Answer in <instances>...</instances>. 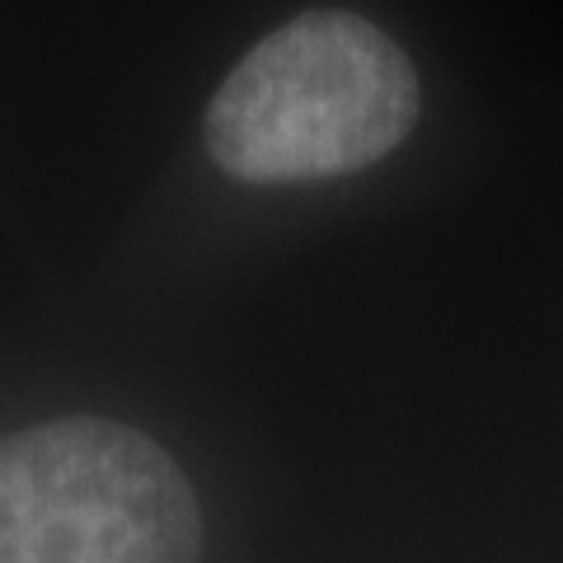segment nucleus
I'll return each instance as SVG.
<instances>
[{"instance_id": "nucleus-1", "label": "nucleus", "mask_w": 563, "mask_h": 563, "mask_svg": "<svg viewBox=\"0 0 563 563\" xmlns=\"http://www.w3.org/2000/svg\"><path fill=\"white\" fill-rule=\"evenodd\" d=\"M418 122V76L372 20L314 10L244 52L207 109V151L244 184H310L385 161Z\"/></svg>"}, {"instance_id": "nucleus-2", "label": "nucleus", "mask_w": 563, "mask_h": 563, "mask_svg": "<svg viewBox=\"0 0 563 563\" xmlns=\"http://www.w3.org/2000/svg\"><path fill=\"white\" fill-rule=\"evenodd\" d=\"M188 474L118 418H52L0 437V563H198Z\"/></svg>"}]
</instances>
